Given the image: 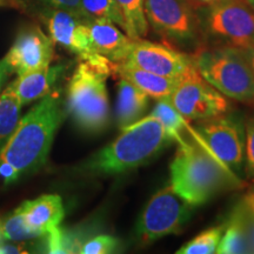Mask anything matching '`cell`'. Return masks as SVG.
I'll return each instance as SVG.
<instances>
[{"instance_id": "17", "label": "cell", "mask_w": 254, "mask_h": 254, "mask_svg": "<svg viewBox=\"0 0 254 254\" xmlns=\"http://www.w3.org/2000/svg\"><path fill=\"white\" fill-rule=\"evenodd\" d=\"M116 73L120 78L126 79L132 82L139 90L147 94L151 99L160 100L167 99L172 94L180 80L173 78L163 77L155 73L145 71L126 63H120L117 65Z\"/></svg>"}, {"instance_id": "26", "label": "cell", "mask_w": 254, "mask_h": 254, "mask_svg": "<svg viewBox=\"0 0 254 254\" xmlns=\"http://www.w3.org/2000/svg\"><path fill=\"white\" fill-rule=\"evenodd\" d=\"M46 237V252L47 253H79L81 244L77 240L74 234L69 233L68 231L64 230L62 227H56Z\"/></svg>"}, {"instance_id": "1", "label": "cell", "mask_w": 254, "mask_h": 254, "mask_svg": "<svg viewBox=\"0 0 254 254\" xmlns=\"http://www.w3.org/2000/svg\"><path fill=\"white\" fill-rule=\"evenodd\" d=\"M65 116L66 110L59 93L50 92L20 119L0 150V178L6 185L45 165Z\"/></svg>"}, {"instance_id": "9", "label": "cell", "mask_w": 254, "mask_h": 254, "mask_svg": "<svg viewBox=\"0 0 254 254\" xmlns=\"http://www.w3.org/2000/svg\"><path fill=\"white\" fill-rule=\"evenodd\" d=\"M193 206L177 194L172 186L159 190L150 199L136 224L142 244H151L170 234L179 233L192 217Z\"/></svg>"}, {"instance_id": "20", "label": "cell", "mask_w": 254, "mask_h": 254, "mask_svg": "<svg viewBox=\"0 0 254 254\" xmlns=\"http://www.w3.org/2000/svg\"><path fill=\"white\" fill-rule=\"evenodd\" d=\"M219 254H243L251 253L250 244L247 240L245 228L241 221L238 209L234 207L231 212L227 221L225 222V228L219 244Z\"/></svg>"}, {"instance_id": "10", "label": "cell", "mask_w": 254, "mask_h": 254, "mask_svg": "<svg viewBox=\"0 0 254 254\" xmlns=\"http://www.w3.org/2000/svg\"><path fill=\"white\" fill-rule=\"evenodd\" d=\"M168 100L189 120H205L228 113L231 103L227 97L208 84L196 71L178 82Z\"/></svg>"}, {"instance_id": "6", "label": "cell", "mask_w": 254, "mask_h": 254, "mask_svg": "<svg viewBox=\"0 0 254 254\" xmlns=\"http://www.w3.org/2000/svg\"><path fill=\"white\" fill-rule=\"evenodd\" d=\"M205 46L254 47V11L245 0H221L196 7Z\"/></svg>"}, {"instance_id": "25", "label": "cell", "mask_w": 254, "mask_h": 254, "mask_svg": "<svg viewBox=\"0 0 254 254\" xmlns=\"http://www.w3.org/2000/svg\"><path fill=\"white\" fill-rule=\"evenodd\" d=\"M39 237V234L27 226L23 215L19 213L17 209L0 224V238H1V240L20 243V241L34 239V238Z\"/></svg>"}, {"instance_id": "29", "label": "cell", "mask_w": 254, "mask_h": 254, "mask_svg": "<svg viewBox=\"0 0 254 254\" xmlns=\"http://www.w3.org/2000/svg\"><path fill=\"white\" fill-rule=\"evenodd\" d=\"M244 174L254 180V116L245 120V164Z\"/></svg>"}, {"instance_id": "28", "label": "cell", "mask_w": 254, "mask_h": 254, "mask_svg": "<svg viewBox=\"0 0 254 254\" xmlns=\"http://www.w3.org/2000/svg\"><path fill=\"white\" fill-rule=\"evenodd\" d=\"M236 208L239 212L247 240H249L251 253H254V194L250 192L238 202Z\"/></svg>"}, {"instance_id": "30", "label": "cell", "mask_w": 254, "mask_h": 254, "mask_svg": "<svg viewBox=\"0 0 254 254\" xmlns=\"http://www.w3.org/2000/svg\"><path fill=\"white\" fill-rule=\"evenodd\" d=\"M40 7V12L44 9H66L73 13L80 15V0H30ZM81 17V15H80Z\"/></svg>"}, {"instance_id": "19", "label": "cell", "mask_w": 254, "mask_h": 254, "mask_svg": "<svg viewBox=\"0 0 254 254\" xmlns=\"http://www.w3.org/2000/svg\"><path fill=\"white\" fill-rule=\"evenodd\" d=\"M150 116L154 117L161 123L168 135L178 144H182V142L193 138V127L189 125L185 117L178 112V110L171 104L168 98L158 100L153 110L151 111Z\"/></svg>"}, {"instance_id": "32", "label": "cell", "mask_w": 254, "mask_h": 254, "mask_svg": "<svg viewBox=\"0 0 254 254\" xmlns=\"http://www.w3.org/2000/svg\"><path fill=\"white\" fill-rule=\"evenodd\" d=\"M193 2H194L195 6H207V5H212V4H215V2L218 1H221V0H192Z\"/></svg>"}, {"instance_id": "22", "label": "cell", "mask_w": 254, "mask_h": 254, "mask_svg": "<svg viewBox=\"0 0 254 254\" xmlns=\"http://www.w3.org/2000/svg\"><path fill=\"white\" fill-rule=\"evenodd\" d=\"M80 15L86 21H110L125 31V19L116 0H80Z\"/></svg>"}, {"instance_id": "18", "label": "cell", "mask_w": 254, "mask_h": 254, "mask_svg": "<svg viewBox=\"0 0 254 254\" xmlns=\"http://www.w3.org/2000/svg\"><path fill=\"white\" fill-rule=\"evenodd\" d=\"M150 99L151 98L147 94L139 90L132 82L120 78L116 107L117 123L119 128H125L141 119L147 111Z\"/></svg>"}, {"instance_id": "11", "label": "cell", "mask_w": 254, "mask_h": 254, "mask_svg": "<svg viewBox=\"0 0 254 254\" xmlns=\"http://www.w3.org/2000/svg\"><path fill=\"white\" fill-rule=\"evenodd\" d=\"M123 63L178 80L198 71L192 55L168 44L153 43L144 40V38L134 40L128 56Z\"/></svg>"}, {"instance_id": "3", "label": "cell", "mask_w": 254, "mask_h": 254, "mask_svg": "<svg viewBox=\"0 0 254 254\" xmlns=\"http://www.w3.org/2000/svg\"><path fill=\"white\" fill-rule=\"evenodd\" d=\"M172 142L161 123L147 116L123 128L118 138L97 152L85 168L101 176L126 173L150 163Z\"/></svg>"}, {"instance_id": "14", "label": "cell", "mask_w": 254, "mask_h": 254, "mask_svg": "<svg viewBox=\"0 0 254 254\" xmlns=\"http://www.w3.org/2000/svg\"><path fill=\"white\" fill-rule=\"evenodd\" d=\"M88 34L93 50L114 64H120L127 58L134 39L124 33L122 28L110 21H86Z\"/></svg>"}, {"instance_id": "5", "label": "cell", "mask_w": 254, "mask_h": 254, "mask_svg": "<svg viewBox=\"0 0 254 254\" xmlns=\"http://www.w3.org/2000/svg\"><path fill=\"white\" fill-rule=\"evenodd\" d=\"M107 77L109 74L81 60L69 79L66 111L82 131L98 133L109 125Z\"/></svg>"}, {"instance_id": "4", "label": "cell", "mask_w": 254, "mask_h": 254, "mask_svg": "<svg viewBox=\"0 0 254 254\" xmlns=\"http://www.w3.org/2000/svg\"><path fill=\"white\" fill-rule=\"evenodd\" d=\"M192 59L200 75L228 99L254 103V73L244 49L204 46Z\"/></svg>"}, {"instance_id": "33", "label": "cell", "mask_w": 254, "mask_h": 254, "mask_svg": "<svg viewBox=\"0 0 254 254\" xmlns=\"http://www.w3.org/2000/svg\"><path fill=\"white\" fill-rule=\"evenodd\" d=\"M245 51L247 58H249L251 65H252V68H253V73H254V47H251V49H244Z\"/></svg>"}, {"instance_id": "12", "label": "cell", "mask_w": 254, "mask_h": 254, "mask_svg": "<svg viewBox=\"0 0 254 254\" xmlns=\"http://www.w3.org/2000/svg\"><path fill=\"white\" fill-rule=\"evenodd\" d=\"M55 55V43L39 26H27L15 38L0 68L7 73H24L49 67Z\"/></svg>"}, {"instance_id": "13", "label": "cell", "mask_w": 254, "mask_h": 254, "mask_svg": "<svg viewBox=\"0 0 254 254\" xmlns=\"http://www.w3.org/2000/svg\"><path fill=\"white\" fill-rule=\"evenodd\" d=\"M40 14L53 43L77 55L80 60L99 55L92 47L86 20L80 15L56 8L44 9Z\"/></svg>"}, {"instance_id": "7", "label": "cell", "mask_w": 254, "mask_h": 254, "mask_svg": "<svg viewBox=\"0 0 254 254\" xmlns=\"http://www.w3.org/2000/svg\"><path fill=\"white\" fill-rule=\"evenodd\" d=\"M145 14L148 27L168 45L190 55L205 46L192 0H146Z\"/></svg>"}, {"instance_id": "16", "label": "cell", "mask_w": 254, "mask_h": 254, "mask_svg": "<svg viewBox=\"0 0 254 254\" xmlns=\"http://www.w3.org/2000/svg\"><path fill=\"white\" fill-rule=\"evenodd\" d=\"M64 69L65 66L63 65H50L49 67L18 75L12 84L21 105L24 106L49 94Z\"/></svg>"}, {"instance_id": "2", "label": "cell", "mask_w": 254, "mask_h": 254, "mask_svg": "<svg viewBox=\"0 0 254 254\" xmlns=\"http://www.w3.org/2000/svg\"><path fill=\"white\" fill-rule=\"evenodd\" d=\"M170 170V185L193 207L206 204L224 190L240 189L244 184L239 176L209 153L194 136L178 144Z\"/></svg>"}, {"instance_id": "23", "label": "cell", "mask_w": 254, "mask_h": 254, "mask_svg": "<svg viewBox=\"0 0 254 254\" xmlns=\"http://www.w3.org/2000/svg\"><path fill=\"white\" fill-rule=\"evenodd\" d=\"M125 19V33L132 39H142L148 33L145 14L146 0H116Z\"/></svg>"}, {"instance_id": "21", "label": "cell", "mask_w": 254, "mask_h": 254, "mask_svg": "<svg viewBox=\"0 0 254 254\" xmlns=\"http://www.w3.org/2000/svg\"><path fill=\"white\" fill-rule=\"evenodd\" d=\"M21 105L17 93L11 84L0 95V146L12 135L20 122Z\"/></svg>"}, {"instance_id": "24", "label": "cell", "mask_w": 254, "mask_h": 254, "mask_svg": "<svg viewBox=\"0 0 254 254\" xmlns=\"http://www.w3.org/2000/svg\"><path fill=\"white\" fill-rule=\"evenodd\" d=\"M225 224L209 227L180 247L177 254H213L218 252Z\"/></svg>"}, {"instance_id": "15", "label": "cell", "mask_w": 254, "mask_h": 254, "mask_svg": "<svg viewBox=\"0 0 254 254\" xmlns=\"http://www.w3.org/2000/svg\"><path fill=\"white\" fill-rule=\"evenodd\" d=\"M17 211L23 215L31 230L44 237L58 227L65 217L63 199L58 194H44L39 198L24 201Z\"/></svg>"}, {"instance_id": "31", "label": "cell", "mask_w": 254, "mask_h": 254, "mask_svg": "<svg viewBox=\"0 0 254 254\" xmlns=\"http://www.w3.org/2000/svg\"><path fill=\"white\" fill-rule=\"evenodd\" d=\"M23 246L14 245V244H7V245H0V254L4 253H26L23 251Z\"/></svg>"}, {"instance_id": "36", "label": "cell", "mask_w": 254, "mask_h": 254, "mask_svg": "<svg viewBox=\"0 0 254 254\" xmlns=\"http://www.w3.org/2000/svg\"><path fill=\"white\" fill-rule=\"evenodd\" d=\"M0 239H1V238H0ZM0 241H1V240H0Z\"/></svg>"}, {"instance_id": "35", "label": "cell", "mask_w": 254, "mask_h": 254, "mask_svg": "<svg viewBox=\"0 0 254 254\" xmlns=\"http://www.w3.org/2000/svg\"><path fill=\"white\" fill-rule=\"evenodd\" d=\"M252 193H253V194H254V189H253V190H252Z\"/></svg>"}, {"instance_id": "27", "label": "cell", "mask_w": 254, "mask_h": 254, "mask_svg": "<svg viewBox=\"0 0 254 254\" xmlns=\"http://www.w3.org/2000/svg\"><path fill=\"white\" fill-rule=\"evenodd\" d=\"M119 249V240L109 234H101L91 238L81 244L79 253L81 254H109Z\"/></svg>"}, {"instance_id": "34", "label": "cell", "mask_w": 254, "mask_h": 254, "mask_svg": "<svg viewBox=\"0 0 254 254\" xmlns=\"http://www.w3.org/2000/svg\"><path fill=\"white\" fill-rule=\"evenodd\" d=\"M245 1L249 4V6L254 11V0H245Z\"/></svg>"}, {"instance_id": "8", "label": "cell", "mask_w": 254, "mask_h": 254, "mask_svg": "<svg viewBox=\"0 0 254 254\" xmlns=\"http://www.w3.org/2000/svg\"><path fill=\"white\" fill-rule=\"evenodd\" d=\"M193 136L237 176L244 174L245 120L239 114L199 120L193 127Z\"/></svg>"}]
</instances>
